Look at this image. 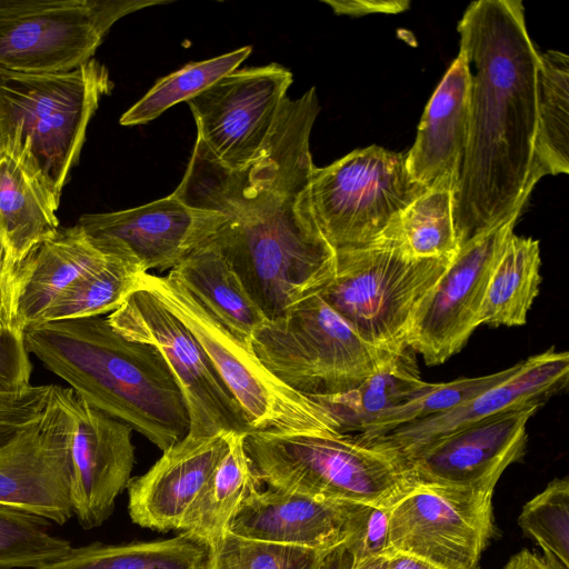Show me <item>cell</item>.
<instances>
[{
    "instance_id": "1",
    "label": "cell",
    "mask_w": 569,
    "mask_h": 569,
    "mask_svg": "<svg viewBox=\"0 0 569 569\" xmlns=\"http://www.w3.org/2000/svg\"><path fill=\"white\" fill-rule=\"evenodd\" d=\"M311 128L278 122L262 156L241 169L220 164L201 144L172 192L226 221L210 240L266 319L319 293L336 271V252L312 218Z\"/></svg>"
},
{
    "instance_id": "2",
    "label": "cell",
    "mask_w": 569,
    "mask_h": 569,
    "mask_svg": "<svg viewBox=\"0 0 569 569\" xmlns=\"http://www.w3.org/2000/svg\"><path fill=\"white\" fill-rule=\"evenodd\" d=\"M458 32L470 68L467 142L453 193L459 248L518 217L535 187L539 52L520 0L471 2Z\"/></svg>"
},
{
    "instance_id": "3",
    "label": "cell",
    "mask_w": 569,
    "mask_h": 569,
    "mask_svg": "<svg viewBox=\"0 0 569 569\" xmlns=\"http://www.w3.org/2000/svg\"><path fill=\"white\" fill-rule=\"evenodd\" d=\"M23 337L28 352L77 396L162 452L188 435L187 405L162 355L120 335L107 317L43 322Z\"/></svg>"
},
{
    "instance_id": "4",
    "label": "cell",
    "mask_w": 569,
    "mask_h": 569,
    "mask_svg": "<svg viewBox=\"0 0 569 569\" xmlns=\"http://www.w3.org/2000/svg\"><path fill=\"white\" fill-rule=\"evenodd\" d=\"M243 447L257 479L268 488L391 507L415 486L403 460L378 439L251 431Z\"/></svg>"
},
{
    "instance_id": "5",
    "label": "cell",
    "mask_w": 569,
    "mask_h": 569,
    "mask_svg": "<svg viewBox=\"0 0 569 569\" xmlns=\"http://www.w3.org/2000/svg\"><path fill=\"white\" fill-rule=\"evenodd\" d=\"M112 88L107 67L93 58L56 73L0 67V147L30 162L60 200L89 122Z\"/></svg>"
},
{
    "instance_id": "6",
    "label": "cell",
    "mask_w": 569,
    "mask_h": 569,
    "mask_svg": "<svg viewBox=\"0 0 569 569\" xmlns=\"http://www.w3.org/2000/svg\"><path fill=\"white\" fill-rule=\"evenodd\" d=\"M250 346L274 377L308 397L357 388L399 355L366 341L319 293L264 319Z\"/></svg>"
},
{
    "instance_id": "7",
    "label": "cell",
    "mask_w": 569,
    "mask_h": 569,
    "mask_svg": "<svg viewBox=\"0 0 569 569\" xmlns=\"http://www.w3.org/2000/svg\"><path fill=\"white\" fill-rule=\"evenodd\" d=\"M452 258L411 257L383 232L367 247L336 252L335 274L319 295L366 341L400 353L418 305Z\"/></svg>"
},
{
    "instance_id": "8",
    "label": "cell",
    "mask_w": 569,
    "mask_h": 569,
    "mask_svg": "<svg viewBox=\"0 0 569 569\" xmlns=\"http://www.w3.org/2000/svg\"><path fill=\"white\" fill-rule=\"evenodd\" d=\"M139 287L150 291L193 335L252 431L340 433L325 407L282 383L262 365L251 346L231 335L176 281L144 272Z\"/></svg>"
},
{
    "instance_id": "9",
    "label": "cell",
    "mask_w": 569,
    "mask_h": 569,
    "mask_svg": "<svg viewBox=\"0 0 569 569\" xmlns=\"http://www.w3.org/2000/svg\"><path fill=\"white\" fill-rule=\"evenodd\" d=\"M426 191L409 174L406 153L373 144L315 167L309 199L319 232L339 252L377 241Z\"/></svg>"
},
{
    "instance_id": "10",
    "label": "cell",
    "mask_w": 569,
    "mask_h": 569,
    "mask_svg": "<svg viewBox=\"0 0 569 569\" xmlns=\"http://www.w3.org/2000/svg\"><path fill=\"white\" fill-rule=\"evenodd\" d=\"M167 1L0 0V67L66 72L92 59L122 17Z\"/></svg>"
},
{
    "instance_id": "11",
    "label": "cell",
    "mask_w": 569,
    "mask_h": 569,
    "mask_svg": "<svg viewBox=\"0 0 569 569\" xmlns=\"http://www.w3.org/2000/svg\"><path fill=\"white\" fill-rule=\"evenodd\" d=\"M127 339L159 350L184 398L191 437L251 432L247 417L189 329L139 287L107 316Z\"/></svg>"
},
{
    "instance_id": "12",
    "label": "cell",
    "mask_w": 569,
    "mask_h": 569,
    "mask_svg": "<svg viewBox=\"0 0 569 569\" xmlns=\"http://www.w3.org/2000/svg\"><path fill=\"white\" fill-rule=\"evenodd\" d=\"M495 532L492 492L415 485L390 507L389 555L477 569Z\"/></svg>"
},
{
    "instance_id": "13",
    "label": "cell",
    "mask_w": 569,
    "mask_h": 569,
    "mask_svg": "<svg viewBox=\"0 0 569 569\" xmlns=\"http://www.w3.org/2000/svg\"><path fill=\"white\" fill-rule=\"evenodd\" d=\"M291 83L279 63L226 74L187 101L197 138L223 167H247L262 156Z\"/></svg>"
},
{
    "instance_id": "14",
    "label": "cell",
    "mask_w": 569,
    "mask_h": 569,
    "mask_svg": "<svg viewBox=\"0 0 569 569\" xmlns=\"http://www.w3.org/2000/svg\"><path fill=\"white\" fill-rule=\"evenodd\" d=\"M73 397L71 388L58 386L44 412L0 448V506L59 526L73 517Z\"/></svg>"
},
{
    "instance_id": "15",
    "label": "cell",
    "mask_w": 569,
    "mask_h": 569,
    "mask_svg": "<svg viewBox=\"0 0 569 569\" xmlns=\"http://www.w3.org/2000/svg\"><path fill=\"white\" fill-rule=\"evenodd\" d=\"M518 217L458 248L450 264L418 305L406 345L428 366L458 353L479 325V313L496 262Z\"/></svg>"
},
{
    "instance_id": "16",
    "label": "cell",
    "mask_w": 569,
    "mask_h": 569,
    "mask_svg": "<svg viewBox=\"0 0 569 569\" xmlns=\"http://www.w3.org/2000/svg\"><path fill=\"white\" fill-rule=\"evenodd\" d=\"M540 407L512 408L427 445L407 460L412 483L493 492L502 472L523 457L527 425Z\"/></svg>"
},
{
    "instance_id": "17",
    "label": "cell",
    "mask_w": 569,
    "mask_h": 569,
    "mask_svg": "<svg viewBox=\"0 0 569 569\" xmlns=\"http://www.w3.org/2000/svg\"><path fill=\"white\" fill-rule=\"evenodd\" d=\"M224 221L223 214L188 206L171 193L132 209L86 213L77 224L148 272L171 270L210 241Z\"/></svg>"
},
{
    "instance_id": "18",
    "label": "cell",
    "mask_w": 569,
    "mask_h": 569,
    "mask_svg": "<svg viewBox=\"0 0 569 569\" xmlns=\"http://www.w3.org/2000/svg\"><path fill=\"white\" fill-rule=\"evenodd\" d=\"M74 428L70 445L73 516L86 530L112 515L118 496L131 480L132 429L73 397Z\"/></svg>"
},
{
    "instance_id": "19",
    "label": "cell",
    "mask_w": 569,
    "mask_h": 569,
    "mask_svg": "<svg viewBox=\"0 0 569 569\" xmlns=\"http://www.w3.org/2000/svg\"><path fill=\"white\" fill-rule=\"evenodd\" d=\"M568 377L569 353L551 348L520 361L508 379L459 407L372 439L390 447L407 467V460L423 447L468 425L520 406H542L567 386Z\"/></svg>"
},
{
    "instance_id": "20",
    "label": "cell",
    "mask_w": 569,
    "mask_h": 569,
    "mask_svg": "<svg viewBox=\"0 0 569 569\" xmlns=\"http://www.w3.org/2000/svg\"><path fill=\"white\" fill-rule=\"evenodd\" d=\"M231 435H187L164 450L146 473L131 478L127 487L131 520L152 530H180L191 505L226 456Z\"/></svg>"
},
{
    "instance_id": "21",
    "label": "cell",
    "mask_w": 569,
    "mask_h": 569,
    "mask_svg": "<svg viewBox=\"0 0 569 569\" xmlns=\"http://www.w3.org/2000/svg\"><path fill=\"white\" fill-rule=\"evenodd\" d=\"M116 254L79 224L59 228L37 244L12 270L11 313L24 331L40 323L46 311L76 280Z\"/></svg>"
},
{
    "instance_id": "22",
    "label": "cell",
    "mask_w": 569,
    "mask_h": 569,
    "mask_svg": "<svg viewBox=\"0 0 569 569\" xmlns=\"http://www.w3.org/2000/svg\"><path fill=\"white\" fill-rule=\"evenodd\" d=\"M469 100L470 68L459 49L426 106L415 143L406 153L409 174L427 190L455 193L467 142Z\"/></svg>"
},
{
    "instance_id": "23",
    "label": "cell",
    "mask_w": 569,
    "mask_h": 569,
    "mask_svg": "<svg viewBox=\"0 0 569 569\" xmlns=\"http://www.w3.org/2000/svg\"><path fill=\"white\" fill-rule=\"evenodd\" d=\"M355 505L261 487L247 498L228 532L328 550L345 542Z\"/></svg>"
},
{
    "instance_id": "24",
    "label": "cell",
    "mask_w": 569,
    "mask_h": 569,
    "mask_svg": "<svg viewBox=\"0 0 569 569\" xmlns=\"http://www.w3.org/2000/svg\"><path fill=\"white\" fill-rule=\"evenodd\" d=\"M59 203L23 157L0 147V237L13 268L57 232Z\"/></svg>"
},
{
    "instance_id": "25",
    "label": "cell",
    "mask_w": 569,
    "mask_h": 569,
    "mask_svg": "<svg viewBox=\"0 0 569 569\" xmlns=\"http://www.w3.org/2000/svg\"><path fill=\"white\" fill-rule=\"evenodd\" d=\"M167 277L188 291L238 340L250 346L253 330L266 318L211 241L192 251Z\"/></svg>"
},
{
    "instance_id": "26",
    "label": "cell",
    "mask_w": 569,
    "mask_h": 569,
    "mask_svg": "<svg viewBox=\"0 0 569 569\" xmlns=\"http://www.w3.org/2000/svg\"><path fill=\"white\" fill-rule=\"evenodd\" d=\"M246 435H231L226 456L191 505L180 529L209 548L229 531L247 498L261 488L243 447Z\"/></svg>"
},
{
    "instance_id": "27",
    "label": "cell",
    "mask_w": 569,
    "mask_h": 569,
    "mask_svg": "<svg viewBox=\"0 0 569 569\" xmlns=\"http://www.w3.org/2000/svg\"><path fill=\"white\" fill-rule=\"evenodd\" d=\"M427 386L420 377L413 351L407 348L357 388L310 398L329 411L340 433L357 435L376 417L407 402Z\"/></svg>"
},
{
    "instance_id": "28",
    "label": "cell",
    "mask_w": 569,
    "mask_h": 569,
    "mask_svg": "<svg viewBox=\"0 0 569 569\" xmlns=\"http://www.w3.org/2000/svg\"><path fill=\"white\" fill-rule=\"evenodd\" d=\"M569 171V57L539 52L537 132L531 182Z\"/></svg>"
},
{
    "instance_id": "29",
    "label": "cell",
    "mask_w": 569,
    "mask_h": 569,
    "mask_svg": "<svg viewBox=\"0 0 569 569\" xmlns=\"http://www.w3.org/2000/svg\"><path fill=\"white\" fill-rule=\"evenodd\" d=\"M539 241L512 233L491 272L479 313V325L523 326L539 293Z\"/></svg>"
},
{
    "instance_id": "30",
    "label": "cell",
    "mask_w": 569,
    "mask_h": 569,
    "mask_svg": "<svg viewBox=\"0 0 569 569\" xmlns=\"http://www.w3.org/2000/svg\"><path fill=\"white\" fill-rule=\"evenodd\" d=\"M210 548L184 533L156 540L72 548L62 558L33 569H207Z\"/></svg>"
},
{
    "instance_id": "31",
    "label": "cell",
    "mask_w": 569,
    "mask_h": 569,
    "mask_svg": "<svg viewBox=\"0 0 569 569\" xmlns=\"http://www.w3.org/2000/svg\"><path fill=\"white\" fill-rule=\"evenodd\" d=\"M144 272L136 263L112 254L70 284L46 311L40 323L111 313L139 288Z\"/></svg>"
},
{
    "instance_id": "32",
    "label": "cell",
    "mask_w": 569,
    "mask_h": 569,
    "mask_svg": "<svg viewBox=\"0 0 569 569\" xmlns=\"http://www.w3.org/2000/svg\"><path fill=\"white\" fill-rule=\"evenodd\" d=\"M415 258H452L458 251L453 222V192L428 189L385 231Z\"/></svg>"
},
{
    "instance_id": "33",
    "label": "cell",
    "mask_w": 569,
    "mask_h": 569,
    "mask_svg": "<svg viewBox=\"0 0 569 569\" xmlns=\"http://www.w3.org/2000/svg\"><path fill=\"white\" fill-rule=\"evenodd\" d=\"M250 46L208 60L190 62L160 78L150 90L120 118L121 126L150 122L170 107L188 101L220 78L238 69L251 53Z\"/></svg>"
},
{
    "instance_id": "34",
    "label": "cell",
    "mask_w": 569,
    "mask_h": 569,
    "mask_svg": "<svg viewBox=\"0 0 569 569\" xmlns=\"http://www.w3.org/2000/svg\"><path fill=\"white\" fill-rule=\"evenodd\" d=\"M519 365L520 362L508 369L481 377L460 378L440 383L428 382L422 392L379 415L357 435L366 439L378 438L400 427L452 410L508 379L518 370Z\"/></svg>"
},
{
    "instance_id": "35",
    "label": "cell",
    "mask_w": 569,
    "mask_h": 569,
    "mask_svg": "<svg viewBox=\"0 0 569 569\" xmlns=\"http://www.w3.org/2000/svg\"><path fill=\"white\" fill-rule=\"evenodd\" d=\"M72 548L70 540L51 532L47 519L0 506V568H38Z\"/></svg>"
},
{
    "instance_id": "36",
    "label": "cell",
    "mask_w": 569,
    "mask_h": 569,
    "mask_svg": "<svg viewBox=\"0 0 569 569\" xmlns=\"http://www.w3.org/2000/svg\"><path fill=\"white\" fill-rule=\"evenodd\" d=\"M525 535L543 551L546 561L569 569V480L556 478L520 512Z\"/></svg>"
},
{
    "instance_id": "37",
    "label": "cell",
    "mask_w": 569,
    "mask_h": 569,
    "mask_svg": "<svg viewBox=\"0 0 569 569\" xmlns=\"http://www.w3.org/2000/svg\"><path fill=\"white\" fill-rule=\"evenodd\" d=\"M326 552L227 532L210 548L207 569H318Z\"/></svg>"
},
{
    "instance_id": "38",
    "label": "cell",
    "mask_w": 569,
    "mask_h": 569,
    "mask_svg": "<svg viewBox=\"0 0 569 569\" xmlns=\"http://www.w3.org/2000/svg\"><path fill=\"white\" fill-rule=\"evenodd\" d=\"M390 507L356 503L343 542L357 562L389 555Z\"/></svg>"
},
{
    "instance_id": "39",
    "label": "cell",
    "mask_w": 569,
    "mask_h": 569,
    "mask_svg": "<svg viewBox=\"0 0 569 569\" xmlns=\"http://www.w3.org/2000/svg\"><path fill=\"white\" fill-rule=\"evenodd\" d=\"M57 387L56 385H31L21 391H0V448L44 412Z\"/></svg>"
},
{
    "instance_id": "40",
    "label": "cell",
    "mask_w": 569,
    "mask_h": 569,
    "mask_svg": "<svg viewBox=\"0 0 569 569\" xmlns=\"http://www.w3.org/2000/svg\"><path fill=\"white\" fill-rule=\"evenodd\" d=\"M32 363L23 332L0 326V391H21L30 387Z\"/></svg>"
},
{
    "instance_id": "41",
    "label": "cell",
    "mask_w": 569,
    "mask_h": 569,
    "mask_svg": "<svg viewBox=\"0 0 569 569\" xmlns=\"http://www.w3.org/2000/svg\"><path fill=\"white\" fill-rule=\"evenodd\" d=\"M332 8L337 14H348L361 17L370 13H398L405 11L410 6L408 1H361V0H326L323 1Z\"/></svg>"
},
{
    "instance_id": "42",
    "label": "cell",
    "mask_w": 569,
    "mask_h": 569,
    "mask_svg": "<svg viewBox=\"0 0 569 569\" xmlns=\"http://www.w3.org/2000/svg\"><path fill=\"white\" fill-rule=\"evenodd\" d=\"M388 557L357 562L343 543L325 553L318 569H386Z\"/></svg>"
},
{
    "instance_id": "43",
    "label": "cell",
    "mask_w": 569,
    "mask_h": 569,
    "mask_svg": "<svg viewBox=\"0 0 569 569\" xmlns=\"http://www.w3.org/2000/svg\"><path fill=\"white\" fill-rule=\"evenodd\" d=\"M12 270L13 267L8 249L0 237V326L18 330L13 323L10 302V279Z\"/></svg>"
},
{
    "instance_id": "44",
    "label": "cell",
    "mask_w": 569,
    "mask_h": 569,
    "mask_svg": "<svg viewBox=\"0 0 569 569\" xmlns=\"http://www.w3.org/2000/svg\"><path fill=\"white\" fill-rule=\"evenodd\" d=\"M503 569H556L543 558L538 557L531 551L523 549L512 556Z\"/></svg>"
},
{
    "instance_id": "45",
    "label": "cell",
    "mask_w": 569,
    "mask_h": 569,
    "mask_svg": "<svg viewBox=\"0 0 569 569\" xmlns=\"http://www.w3.org/2000/svg\"><path fill=\"white\" fill-rule=\"evenodd\" d=\"M386 569H440L426 561L403 553L392 552L388 556Z\"/></svg>"
},
{
    "instance_id": "46",
    "label": "cell",
    "mask_w": 569,
    "mask_h": 569,
    "mask_svg": "<svg viewBox=\"0 0 569 569\" xmlns=\"http://www.w3.org/2000/svg\"><path fill=\"white\" fill-rule=\"evenodd\" d=\"M0 569H8V568H0Z\"/></svg>"
}]
</instances>
